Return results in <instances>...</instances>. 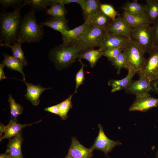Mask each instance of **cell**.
Wrapping results in <instances>:
<instances>
[{
  "label": "cell",
  "mask_w": 158,
  "mask_h": 158,
  "mask_svg": "<svg viewBox=\"0 0 158 158\" xmlns=\"http://www.w3.org/2000/svg\"><path fill=\"white\" fill-rule=\"evenodd\" d=\"M25 5L23 2L11 12L2 13L0 18V44L13 45L17 42L22 18L21 8Z\"/></svg>",
  "instance_id": "1"
},
{
  "label": "cell",
  "mask_w": 158,
  "mask_h": 158,
  "mask_svg": "<svg viewBox=\"0 0 158 158\" xmlns=\"http://www.w3.org/2000/svg\"><path fill=\"white\" fill-rule=\"evenodd\" d=\"M44 35L43 26L38 23L35 11L32 9L25 13L22 18L17 42L21 44L24 42L38 43L42 40Z\"/></svg>",
  "instance_id": "2"
},
{
  "label": "cell",
  "mask_w": 158,
  "mask_h": 158,
  "mask_svg": "<svg viewBox=\"0 0 158 158\" xmlns=\"http://www.w3.org/2000/svg\"><path fill=\"white\" fill-rule=\"evenodd\" d=\"M85 50L80 44L73 45H66L62 44L51 50L49 57L57 68L61 69L74 63L78 55Z\"/></svg>",
  "instance_id": "3"
},
{
  "label": "cell",
  "mask_w": 158,
  "mask_h": 158,
  "mask_svg": "<svg viewBox=\"0 0 158 158\" xmlns=\"http://www.w3.org/2000/svg\"><path fill=\"white\" fill-rule=\"evenodd\" d=\"M123 52L126 59L128 69H133L137 73L142 69L146 59L144 56L145 51L140 45L129 38L124 47Z\"/></svg>",
  "instance_id": "4"
},
{
  "label": "cell",
  "mask_w": 158,
  "mask_h": 158,
  "mask_svg": "<svg viewBox=\"0 0 158 158\" xmlns=\"http://www.w3.org/2000/svg\"><path fill=\"white\" fill-rule=\"evenodd\" d=\"M150 23L144 24L132 28L130 38L138 43L149 53L154 47L152 27Z\"/></svg>",
  "instance_id": "5"
},
{
  "label": "cell",
  "mask_w": 158,
  "mask_h": 158,
  "mask_svg": "<svg viewBox=\"0 0 158 158\" xmlns=\"http://www.w3.org/2000/svg\"><path fill=\"white\" fill-rule=\"evenodd\" d=\"M107 31L104 28L89 26L80 41V44L85 50L100 46Z\"/></svg>",
  "instance_id": "6"
},
{
  "label": "cell",
  "mask_w": 158,
  "mask_h": 158,
  "mask_svg": "<svg viewBox=\"0 0 158 158\" xmlns=\"http://www.w3.org/2000/svg\"><path fill=\"white\" fill-rule=\"evenodd\" d=\"M149 54L144 67L137 73L152 82L158 78V47H154Z\"/></svg>",
  "instance_id": "7"
},
{
  "label": "cell",
  "mask_w": 158,
  "mask_h": 158,
  "mask_svg": "<svg viewBox=\"0 0 158 158\" xmlns=\"http://www.w3.org/2000/svg\"><path fill=\"white\" fill-rule=\"evenodd\" d=\"M158 107V98H155L149 93L139 94L129 109L130 111L146 112L152 108Z\"/></svg>",
  "instance_id": "8"
},
{
  "label": "cell",
  "mask_w": 158,
  "mask_h": 158,
  "mask_svg": "<svg viewBox=\"0 0 158 158\" xmlns=\"http://www.w3.org/2000/svg\"><path fill=\"white\" fill-rule=\"evenodd\" d=\"M99 132L95 142L91 148L93 151L95 150L102 151L107 155L116 146L121 144L118 141L110 140L105 134L103 127L100 124L98 125Z\"/></svg>",
  "instance_id": "9"
},
{
  "label": "cell",
  "mask_w": 158,
  "mask_h": 158,
  "mask_svg": "<svg viewBox=\"0 0 158 158\" xmlns=\"http://www.w3.org/2000/svg\"><path fill=\"white\" fill-rule=\"evenodd\" d=\"M129 38L106 31L98 50L101 52L124 46Z\"/></svg>",
  "instance_id": "10"
},
{
  "label": "cell",
  "mask_w": 158,
  "mask_h": 158,
  "mask_svg": "<svg viewBox=\"0 0 158 158\" xmlns=\"http://www.w3.org/2000/svg\"><path fill=\"white\" fill-rule=\"evenodd\" d=\"M89 26L84 23L82 25L73 29L67 30L61 34L62 44L66 45L80 44L83 35Z\"/></svg>",
  "instance_id": "11"
},
{
  "label": "cell",
  "mask_w": 158,
  "mask_h": 158,
  "mask_svg": "<svg viewBox=\"0 0 158 158\" xmlns=\"http://www.w3.org/2000/svg\"><path fill=\"white\" fill-rule=\"evenodd\" d=\"M132 28L118 14L116 18L109 25L107 32L114 34L123 36L130 38Z\"/></svg>",
  "instance_id": "12"
},
{
  "label": "cell",
  "mask_w": 158,
  "mask_h": 158,
  "mask_svg": "<svg viewBox=\"0 0 158 158\" xmlns=\"http://www.w3.org/2000/svg\"><path fill=\"white\" fill-rule=\"evenodd\" d=\"M151 81L148 79L143 77L135 81H133L129 86L125 90L126 93L136 95H137L149 93L153 90Z\"/></svg>",
  "instance_id": "13"
},
{
  "label": "cell",
  "mask_w": 158,
  "mask_h": 158,
  "mask_svg": "<svg viewBox=\"0 0 158 158\" xmlns=\"http://www.w3.org/2000/svg\"><path fill=\"white\" fill-rule=\"evenodd\" d=\"M93 151L91 148L83 146L75 137H73L68 153L73 158H91Z\"/></svg>",
  "instance_id": "14"
},
{
  "label": "cell",
  "mask_w": 158,
  "mask_h": 158,
  "mask_svg": "<svg viewBox=\"0 0 158 158\" xmlns=\"http://www.w3.org/2000/svg\"><path fill=\"white\" fill-rule=\"evenodd\" d=\"M20 80L23 81L26 86L27 92L25 96L34 106H37L39 104L40 98L42 93L45 90L51 89L50 87H43L40 85H34L28 83L26 81L25 79Z\"/></svg>",
  "instance_id": "15"
},
{
  "label": "cell",
  "mask_w": 158,
  "mask_h": 158,
  "mask_svg": "<svg viewBox=\"0 0 158 158\" xmlns=\"http://www.w3.org/2000/svg\"><path fill=\"white\" fill-rule=\"evenodd\" d=\"M23 139L21 132L18 135L9 139L6 151L11 158H24L21 150Z\"/></svg>",
  "instance_id": "16"
},
{
  "label": "cell",
  "mask_w": 158,
  "mask_h": 158,
  "mask_svg": "<svg viewBox=\"0 0 158 158\" xmlns=\"http://www.w3.org/2000/svg\"><path fill=\"white\" fill-rule=\"evenodd\" d=\"M128 70V73L124 78L118 80L111 79L109 81L108 85L111 87V92L126 90L132 83L133 79L137 73L131 68H129Z\"/></svg>",
  "instance_id": "17"
},
{
  "label": "cell",
  "mask_w": 158,
  "mask_h": 158,
  "mask_svg": "<svg viewBox=\"0 0 158 158\" xmlns=\"http://www.w3.org/2000/svg\"><path fill=\"white\" fill-rule=\"evenodd\" d=\"M41 121L32 123L22 124L17 123L16 121L11 119L8 124L6 126H4V134L0 136V141L5 139H9L16 136L20 133L22 130L25 127L38 123Z\"/></svg>",
  "instance_id": "18"
},
{
  "label": "cell",
  "mask_w": 158,
  "mask_h": 158,
  "mask_svg": "<svg viewBox=\"0 0 158 158\" xmlns=\"http://www.w3.org/2000/svg\"><path fill=\"white\" fill-rule=\"evenodd\" d=\"M40 24L42 26H46L60 32L61 34L69 30L68 20L65 18H56L51 17Z\"/></svg>",
  "instance_id": "19"
},
{
  "label": "cell",
  "mask_w": 158,
  "mask_h": 158,
  "mask_svg": "<svg viewBox=\"0 0 158 158\" xmlns=\"http://www.w3.org/2000/svg\"><path fill=\"white\" fill-rule=\"evenodd\" d=\"M85 23L90 26L107 29L112 20L101 10L87 18Z\"/></svg>",
  "instance_id": "20"
},
{
  "label": "cell",
  "mask_w": 158,
  "mask_h": 158,
  "mask_svg": "<svg viewBox=\"0 0 158 158\" xmlns=\"http://www.w3.org/2000/svg\"><path fill=\"white\" fill-rule=\"evenodd\" d=\"M100 4L97 0H80L78 4L82 8L85 21L100 10Z\"/></svg>",
  "instance_id": "21"
},
{
  "label": "cell",
  "mask_w": 158,
  "mask_h": 158,
  "mask_svg": "<svg viewBox=\"0 0 158 158\" xmlns=\"http://www.w3.org/2000/svg\"><path fill=\"white\" fill-rule=\"evenodd\" d=\"M122 15L123 19L132 28L144 24L150 23L146 14L133 15L123 11Z\"/></svg>",
  "instance_id": "22"
},
{
  "label": "cell",
  "mask_w": 158,
  "mask_h": 158,
  "mask_svg": "<svg viewBox=\"0 0 158 158\" xmlns=\"http://www.w3.org/2000/svg\"><path fill=\"white\" fill-rule=\"evenodd\" d=\"M2 54L4 56L2 63L10 70L20 73L23 76V80H25V75L23 70L24 66L21 62L13 56Z\"/></svg>",
  "instance_id": "23"
},
{
  "label": "cell",
  "mask_w": 158,
  "mask_h": 158,
  "mask_svg": "<svg viewBox=\"0 0 158 158\" xmlns=\"http://www.w3.org/2000/svg\"><path fill=\"white\" fill-rule=\"evenodd\" d=\"M102 56L101 52L98 49H90L81 52L78 55L77 58L86 60L89 62L91 67L93 68Z\"/></svg>",
  "instance_id": "24"
},
{
  "label": "cell",
  "mask_w": 158,
  "mask_h": 158,
  "mask_svg": "<svg viewBox=\"0 0 158 158\" xmlns=\"http://www.w3.org/2000/svg\"><path fill=\"white\" fill-rule=\"evenodd\" d=\"M145 13L150 23H154L158 20V0H146Z\"/></svg>",
  "instance_id": "25"
},
{
  "label": "cell",
  "mask_w": 158,
  "mask_h": 158,
  "mask_svg": "<svg viewBox=\"0 0 158 158\" xmlns=\"http://www.w3.org/2000/svg\"><path fill=\"white\" fill-rule=\"evenodd\" d=\"M121 8L127 12L133 15L145 13V5L138 3L137 1H127L121 6Z\"/></svg>",
  "instance_id": "26"
},
{
  "label": "cell",
  "mask_w": 158,
  "mask_h": 158,
  "mask_svg": "<svg viewBox=\"0 0 158 158\" xmlns=\"http://www.w3.org/2000/svg\"><path fill=\"white\" fill-rule=\"evenodd\" d=\"M50 5V7L46 11L47 15L56 18H66L68 12L64 5L59 3H51Z\"/></svg>",
  "instance_id": "27"
},
{
  "label": "cell",
  "mask_w": 158,
  "mask_h": 158,
  "mask_svg": "<svg viewBox=\"0 0 158 158\" xmlns=\"http://www.w3.org/2000/svg\"><path fill=\"white\" fill-rule=\"evenodd\" d=\"M21 44L18 42L13 45L6 44H0L1 46L8 47L11 49L13 56L19 60L24 66L28 64V61L25 56L24 53L21 48Z\"/></svg>",
  "instance_id": "28"
},
{
  "label": "cell",
  "mask_w": 158,
  "mask_h": 158,
  "mask_svg": "<svg viewBox=\"0 0 158 158\" xmlns=\"http://www.w3.org/2000/svg\"><path fill=\"white\" fill-rule=\"evenodd\" d=\"M8 101L10 107L11 119L16 121L17 118L22 114L23 108L21 105L15 101L11 94L8 95Z\"/></svg>",
  "instance_id": "29"
},
{
  "label": "cell",
  "mask_w": 158,
  "mask_h": 158,
  "mask_svg": "<svg viewBox=\"0 0 158 158\" xmlns=\"http://www.w3.org/2000/svg\"><path fill=\"white\" fill-rule=\"evenodd\" d=\"M73 95L70 96L64 101L58 104L59 111V116L63 120H65L68 117L67 113L72 108L71 99Z\"/></svg>",
  "instance_id": "30"
},
{
  "label": "cell",
  "mask_w": 158,
  "mask_h": 158,
  "mask_svg": "<svg viewBox=\"0 0 158 158\" xmlns=\"http://www.w3.org/2000/svg\"><path fill=\"white\" fill-rule=\"evenodd\" d=\"M51 0H24L25 5L30 6L35 11L45 10L50 5Z\"/></svg>",
  "instance_id": "31"
},
{
  "label": "cell",
  "mask_w": 158,
  "mask_h": 158,
  "mask_svg": "<svg viewBox=\"0 0 158 158\" xmlns=\"http://www.w3.org/2000/svg\"><path fill=\"white\" fill-rule=\"evenodd\" d=\"M111 62L112 65L117 69L118 74H119L122 69L125 68L128 70V68L125 54L123 52L112 60Z\"/></svg>",
  "instance_id": "32"
},
{
  "label": "cell",
  "mask_w": 158,
  "mask_h": 158,
  "mask_svg": "<svg viewBox=\"0 0 158 158\" xmlns=\"http://www.w3.org/2000/svg\"><path fill=\"white\" fill-rule=\"evenodd\" d=\"M100 10L103 13L109 18L112 21L115 19L118 14V12L114 7L109 4H100Z\"/></svg>",
  "instance_id": "33"
},
{
  "label": "cell",
  "mask_w": 158,
  "mask_h": 158,
  "mask_svg": "<svg viewBox=\"0 0 158 158\" xmlns=\"http://www.w3.org/2000/svg\"><path fill=\"white\" fill-rule=\"evenodd\" d=\"M124 47L112 49L101 52L102 56L106 57L108 60L111 61L123 51Z\"/></svg>",
  "instance_id": "34"
},
{
  "label": "cell",
  "mask_w": 158,
  "mask_h": 158,
  "mask_svg": "<svg viewBox=\"0 0 158 158\" xmlns=\"http://www.w3.org/2000/svg\"><path fill=\"white\" fill-rule=\"evenodd\" d=\"M79 61L81 63L82 66L81 68L77 73L75 76V82L76 87L74 93L77 92L78 88L80 85L83 84L85 80L84 67L86 65L83 63L80 59H79Z\"/></svg>",
  "instance_id": "35"
},
{
  "label": "cell",
  "mask_w": 158,
  "mask_h": 158,
  "mask_svg": "<svg viewBox=\"0 0 158 158\" xmlns=\"http://www.w3.org/2000/svg\"><path fill=\"white\" fill-rule=\"evenodd\" d=\"M23 1L22 0H0V4L5 8L15 7L16 8L22 4Z\"/></svg>",
  "instance_id": "36"
},
{
  "label": "cell",
  "mask_w": 158,
  "mask_h": 158,
  "mask_svg": "<svg viewBox=\"0 0 158 158\" xmlns=\"http://www.w3.org/2000/svg\"><path fill=\"white\" fill-rule=\"evenodd\" d=\"M153 31L154 47H158V20L153 24Z\"/></svg>",
  "instance_id": "37"
},
{
  "label": "cell",
  "mask_w": 158,
  "mask_h": 158,
  "mask_svg": "<svg viewBox=\"0 0 158 158\" xmlns=\"http://www.w3.org/2000/svg\"><path fill=\"white\" fill-rule=\"evenodd\" d=\"M80 0H51L50 4L59 3L64 5L72 3L78 4Z\"/></svg>",
  "instance_id": "38"
},
{
  "label": "cell",
  "mask_w": 158,
  "mask_h": 158,
  "mask_svg": "<svg viewBox=\"0 0 158 158\" xmlns=\"http://www.w3.org/2000/svg\"><path fill=\"white\" fill-rule=\"evenodd\" d=\"M46 111L50 112L56 115H59V104H57L52 106L47 107L44 109Z\"/></svg>",
  "instance_id": "39"
},
{
  "label": "cell",
  "mask_w": 158,
  "mask_h": 158,
  "mask_svg": "<svg viewBox=\"0 0 158 158\" xmlns=\"http://www.w3.org/2000/svg\"><path fill=\"white\" fill-rule=\"evenodd\" d=\"M5 66V65L1 63L0 64V81L6 79V78L5 76L4 72V68Z\"/></svg>",
  "instance_id": "40"
},
{
  "label": "cell",
  "mask_w": 158,
  "mask_h": 158,
  "mask_svg": "<svg viewBox=\"0 0 158 158\" xmlns=\"http://www.w3.org/2000/svg\"><path fill=\"white\" fill-rule=\"evenodd\" d=\"M152 85L153 90L156 92L158 95V78L152 82Z\"/></svg>",
  "instance_id": "41"
},
{
  "label": "cell",
  "mask_w": 158,
  "mask_h": 158,
  "mask_svg": "<svg viewBox=\"0 0 158 158\" xmlns=\"http://www.w3.org/2000/svg\"><path fill=\"white\" fill-rule=\"evenodd\" d=\"M0 158H11V157L8 154L5 153L0 154Z\"/></svg>",
  "instance_id": "42"
},
{
  "label": "cell",
  "mask_w": 158,
  "mask_h": 158,
  "mask_svg": "<svg viewBox=\"0 0 158 158\" xmlns=\"http://www.w3.org/2000/svg\"><path fill=\"white\" fill-rule=\"evenodd\" d=\"M0 126V134L1 136L2 133H4V126L2 123H1Z\"/></svg>",
  "instance_id": "43"
},
{
  "label": "cell",
  "mask_w": 158,
  "mask_h": 158,
  "mask_svg": "<svg viewBox=\"0 0 158 158\" xmlns=\"http://www.w3.org/2000/svg\"><path fill=\"white\" fill-rule=\"evenodd\" d=\"M65 158H73V157L68 153Z\"/></svg>",
  "instance_id": "44"
},
{
  "label": "cell",
  "mask_w": 158,
  "mask_h": 158,
  "mask_svg": "<svg viewBox=\"0 0 158 158\" xmlns=\"http://www.w3.org/2000/svg\"><path fill=\"white\" fill-rule=\"evenodd\" d=\"M157 158H158V150L157 153Z\"/></svg>",
  "instance_id": "45"
}]
</instances>
